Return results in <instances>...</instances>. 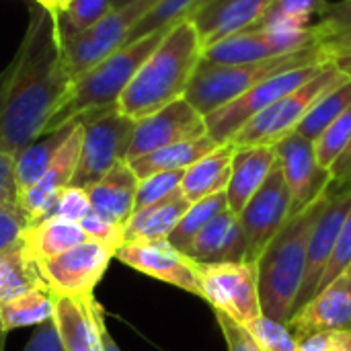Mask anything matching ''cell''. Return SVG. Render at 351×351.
Wrapping results in <instances>:
<instances>
[{
  "label": "cell",
  "instance_id": "1",
  "mask_svg": "<svg viewBox=\"0 0 351 351\" xmlns=\"http://www.w3.org/2000/svg\"><path fill=\"white\" fill-rule=\"evenodd\" d=\"M58 16L43 8L29 29L14 74L0 93V150L12 156L45 134L72 86L62 58Z\"/></svg>",
  "mask_w": 351,
  "mask_h": 351
},
{
  "label": "cell",
  "instance_id": "2",
  "mask_svg": "<svg viewBox=\"0 0 351 351\" xmlns=\"http://www.w3.org/2000/svg\"><path fill=\"white\" fill-rule=\"evenodd\" d=\"M202 58L204 45L195 25L189 19L179 21L121 93L117 101L119 113L140 121L173 101L183 99Z\"/></svg>",
  "mask_w": 351,
  "mask_h": 351
},
{
  "label": "cell",
  "instance_id": "3",
  "mask_svg": "<svg viewBox=\"0 0 351 351\" xmlns=\"http://www.w3.org/2000/svg\"><path fill=\"white\" fill-rule=\"evenodd\" d=\"M329 195L331 193L327 187V191L306 210L290 216L284 228L269 241V245L257 259L263 317L286 325L294 317L306 269L311 234L329 204Z\"/></svg>",
  "mask_w": 351,
  "mask_h": 351
},
{
  "label": "cell",
  "instance_id": "4",
  "mask_svg": "<svg viewBox=\"0 0 351 351\" xmlns=\"http://www.w3.org/2000/svg\"><path fill=\"white\" fill-rule=\"evenodd\" d=\"M171 27L158 29L134 43L121 45L111 56L101 60L95 68L72 82L70 93L58 113L49 119L45 134L56 132L86 113L105 111L117 107L121 93L128 88L136 72L148 60V56L158 47Z\"/></svg>",
  "mask_w": 351,
  "mask_h": 351
},
{
  "label": "cell",
  "instance_id": "5",
  "mask_svg": "<svg viewBox=\"0 0 351 351\" xmlns=\"http://www.w3.org/2000/svg\"><path fill=\"white\" fill-rule=\"evenodd\" d=\"M327 60L331 58L323 51L321 43L294 53H286L274 60L253 62V64H216L202 58L187 84L185 99L206 117L216 109L232 103L255 84L276 74L327 62Z\"/></svg>",
  "mask_w": 351,
  "mask_h": 351
},
{
  "label": "cell",
  "instance_id": "6",
  "mask_svg": "<svg viewBox=\"0 0 351 351\" xmlns=\"http://www.w3.org/2000/svg\"><path fill=\"white\" fill-rule=\"evenodd\" d=\"M160 0H136L123 8L109 10L99 23L84 31H68L60 27L64 66L74 80L95 68L101 60L119 49L130 31L158 4ZM60 23V19H58Z\"/></svg>",
  "mask_w": 351,
  "mask_h": 351
},
{
  "label": "cell",
  "instance_id": "7",
  "mask_svg": "<svg viewBox=\"0 0 351 351\" xmlns=\"http://www.w3.org/2000/svg\"><path fill=\"white\" fill-rule=\"evenodd\" d=\"M350 78L333 60L321 74L249 119L230 140L234 146H274L296 130L308 109L333 86Z\"/></svg>",
  "mask_w": 351,
  "mask_h": 351
},
{
  "label": "cell",
  "instance_id": "8",
  "mask_svg": "<svg viewBox=\"0 0 351 351\" xmlns=\"http://www.w3.org/2000/svg\"><path fill=\"white\" fill-rule=\"evenodd\" d=\"M80 121L84 125V134L72 187L88 189L117 162L128 158L136 121L119 113L117 107L86 113Z\"/></svg>",
  "mask_w": 351,
  "mask_h": 351
},
{
  "label": "cell",
  "instance_id": "9",
  "mask_svg": "<svg viewBox=\"0 0 351 351\" xmlns=\"http://www.w3.org/2000/svg\"><path fill=\"white\" fill-rule=\"evenodd\" d=\"M202 298L216 313L249 325L263 317L259 298L257 261L237 263H197Z\"/></svg>",
  "mask_w": 351,
  "mask_h": 351
},
{
  "label": "cell",
  "instance_id": "10",
  "mask_svg": "<svg viewBox=\"0 0 351 351\" xmlns=\"http://www.w3.org/2000/svg\"><path fill=\"white\" fill-rule=\"evenodd\" d=\"M327 62H319V64H311V66H302V68H294L282 74H276L259 84H255L253 88H249L245 95H241L239 99H234L232 103L216 109L214 113L206 115V125H208V136L216 142V144H226L234 138V134L249 121L253 119L257 113L265 111L267 107H271L276 101H280L282 97L290 95L292 90H296L298 86L306 84L311 78H315L317 74L323 72V68L329 64Z\"/></svg>",
  "mask_w": 351,
  "mask_h": 351
},
{
  "label": "cell",
  "instance_id": "11",
  "mask_svg": "<svg viewBox=\"0 0 351 351\" xmlns=\"http://www.w3.org/2000/svg\"><path fill=\"white\" fill-rule=\"evenodd\" d=\"M115 251L97 241H84L70 251L37 263L41 282L53 292L56 298H72L78 302L93 300L95 288L103 280Z\"/></svg>",
  "mask_w": 351,
  "mask_h": 351
},
{
  "label": "cell",
  "instance_id": "12",
  "mask_svg": "<svg viewBox=\"0 0 351 351\" xmlns=\"http://www.w3.org/2000/svg\"><path fill=\"white\" fill-rule=\"evenodd\" d=\"M292 216V193L276 162L265 183L241 210L239 220L247 237V261H257L269 241Z\"/></svg>",
  "mask_w": 351,
  "mask_h": 351
},
{
  "label": "cell",
  "instance_id": "13",
  "mask_svg": "<svg viewBox=\"0 0 351 351\" xmlns=\"http://www.w3.org/2000/svg\"><path fill=\"white\" fill-rule=\"evenodd\" d=\"M115 259L148 278H154L202 298L197 263L181 249H177L169 239L125 241L115 251Z\"/></svg>",
  "mask_w": 351,
  "mask_h": 351
},
{
  "label": "cell",
  "instance_id": "14",
  "mask_svg": "<svg viewBox=\"0 0 351 351\" xmlns=\"http://www.w3.org/2000/svg\"><path fill=\"white\" fill-rule=\"evenodd\" d=\"M204 136H208L206 117L183 97L162 107L160 111L136 121V130L125 160L132 162L158 148L177 142L197 140Z\"/></svg>",
  "mask_w": 351,
  "mask_h": 351
},
{
  "label": "cell",
  "instance_id": "15",
  "mask_svg": "<svg viewBox=\"0 0 351 351\" xmlns=\"http://www.w3.org/2000/svg\"><path fill=\"white\" fill-rule=\"evenodd\" d=\"M329 204L323 210L321 218L317 220L311 243H308V259H306V269L302 278V288L296 300V313L306 306L323 280V274L327 269V263L333 255L335 243L339 239V232L343 228V222L351 210V185H333L329 183ZM294 313V315H296Z\"/></svg>",
  "mask_w": 351,
  "mask_h": 351
},
{
  "label": "cell",
  "instance_id": "16",
  "mask_svg": "<svg viewBox=\"0 0 351 351\" xmlns=\"http://www.w3.org/2000/svg\"><path fill=\"white\" fill-rule=\"evenodd\" d=\"M319 43L315 25L300 33H267V31H241L204 49V60L216 64H253L294 53Z\"/></svg>",
  "mask_w": 351,
  "mask_h": 351
},
{
  "label": "cell",
  "instance_id": "17",
  "mask_svg": "<svg viewBox=\"0 0 351 351\" xmlns=\"http://www.w3.org/2000/svg\"><path fill=\"white\" fill-rule=\"evenodd\" d=\"M278 165L292 193V216L317 202L331 183V173L323 169L315 154V142L292 132L274 144Z\"/></svg>",
  "mask_w": 351,
  "mask_h": 351
},
{
  "label": "cell",
  "instance_id": "18",
  "mask_svg": "<svg viewBox=\"0 0 351 351\" xmlns=\"http://www.w3.org/2000/svg\"><path fill=\"white\" fill-rule=\"evenodd\" d=\"M82 134H84V125L80 119H76L70 136L56 152V156H53L51 165L47 167V171L43 173V177L33 187L19 193L16 206L25 212L29 224L47 218L53 210V204H56L60 191H64L66 187L72 185V177H74V171L78 165L80 148H82Z\"/></svg>",
  "mask_w": 351,
  "mask_h": 351
},
{
  "label": "cell",
  "instance_id": "19",
  "mask_svg": "<svg viewBox=\"0 0 351 351\" xmlns=\"http://www.w3.org/2000/svg\"><path fill=\"white\" fill-rule=\"evenodd\" d=\"M296 339L319 331L351 329V265L302 306L288 323Z\"/></svg>",
  "mask_w": 351,
  "mask_h": 351
},
{
  "label": "cell",
  "instance_id": "20",
  "mask_svg": "<svg viewBox=\"0 0 351 351\" xmlns=\"http://www.w3.org/2000/svg\"><path fill=\"white\" fill-rule=\"evenodd\" d=\"M274 0H202L187 16L202 39L204 49L241 31L251 29Z\"/></svg>",
  "mask_w": 351,
  "mask_h": 351
},
{
  "label": "cell",
  "instance_id": "21",
  "mask_svg": "<svg viewBox=\"0 0 351 351\" xmlns=\"http://www.w3.org/2000/svg\"><path fill=\"white\" fill-rule=\"evenodd\" d=\"M53 325L66 351H103V331L107 323L97 298L84 302L58 298Z\"/></svg>",
  "mask_w": 351,
  "mask_h": 351
},
{
  "label": "cell",
  "instance_id": "22",
  "mask_svg": "<svg viewBox=\"0 0 351 351\" xmlns=\"http://www.w3.org/2000/svg\"><path fill=\"white\" fill-rule=\"evenodd\" d=\"M195 263H237L247 261V237L239 214L226 210L218 214L187 247Z\"/></svg>",
  "mask_w": 351,
  "mask_h": 351
},
{
  "label": "cell",
  "instance_id": "23",
  "mask_svg": "<svg viewBox=\"0 0 351 351\" xmlns=\"http://www.w3.org/2000/svg\"><path fill=\"white\" fill-rule=\"evenodd\" d=\"M276 162L278 156L274 146H237L232 156V173L226 187L230 212L241 214L247 202L265 183Z\"/></svg>",
  "mask_w": 351,
  "mask_h": 351
},
{
  "label": "cell",
  "instance_id": "24",
  "mask_svg": "<svg viewBox=\"0 0 351 351\" xmlns=\"http://www.w3.org/2000/svg\"><path fill=\"white\" fill-rule=\"evenodd\" d=\"M138 185H140L138 175L134 173L128 160H121L103 179H99L93 187H88L90 208L97 214L125 226L134 216Z\"/></svg>",
  "mask_w": 351,
  "mask_h": 351
},
{
  "label": "cell",
  "instance_id": "25",
  "mask_svg": "<svg viewBox=\"0 0 351 351\" xmlns=\"http://www.w3.org/2000/svg\"><path fill=\"white\" fill-rule=\"evenodd\" d=\"M84 241H88V237L82 226L60 216L33 222L21 234V247L33 265L49 261Z\"/></svg>",
  "mask_w": 351,
  "mask_h": 351
},
{
  "label": "cell",
  "instance_id": "26",
  "mask_svg": "<svg viewBox=\"0 0 351 351\" xmlns=\"http://www.w3.org/2000/svg\"><path fill=\"white\" fill-rule=\"evenodd\" d=\"M237 146L232 142L220 144L216 150L193 162L189 169H185L181 179V193L193 204L204 197L216 195L226 191L230 173H232V156Z\"/></svg>",
  "mask_w": 351,
  "mask_h": 351
},
{
  "label": "cell",
  "instance_id": "27",
  "mask_svg": "<svg viewBox=\"0 0 351 351\" xmlns=\"http://www.w3.org/2000/svg\"><path fill=\"white\" fill-rule=\"evenodd\" d=\"M191 202L177 189L169 197L134 212L125 224V241H162L173 234Z\"/></svg>",
  "mask_w": 351,
  "mask_h": 351
},
{
  "label": "cell",
  "instance_id": "28",
  "mask_svg": "<svg viewBox=\"0 0 351 351\" xmlns=\"http://www.w3.org/2000/svg\"><path fill=\"white\" fill-rule=\"evenodd\" d=\"M220 144H216L210 136L197 138V140H187V142H177L165 148H158L150 154H144L136 160L130 162L138 179H146L154 173H167V171H185L212 150H216Z\"/></svg>",
  "mask_w": 351,
  "mask_h": 351
},
{
  "label": "cell",
  "instance_id": "29",
  "mask_svg": "<svg viewBox=\"0 0 351 351\" xmlns=\"http://www.w3.org/2000/svg\"><path fill=\"white\" fill-rule=\"evenodd\" d=\"M74 123L76 121H72V123L56 130V132L43 134L41 138L27 144L25 148H21L14 154V183H16L19 193L27 191L29 187H33L43 177V173L51 165L56 152L66 142V138L70 136ZM19 193H16V197H19Z\"/></svg>",
  "mask_w": 351,
  "mask_h": 351
},
{
  "label": "cell",
  "instance_id": "30",
  "mask_svg": "<svg viewBox=\"0 0 351 351\" xmlns=\"http://www.w3.org/2000/svg\"><path fill=\"white\" fill-rule=\"evenodd\" d=\"M56 296L53 292L41 282L31 290L23 292L21 296L0 304V323L4 331L43 325L53 319L56 313Z\"/></svg>",
  "mask_w": 351,
  "mask_h": 351
},
{
  "label": "cell",
  "instance_id": "31",
  "mask_svg": "<svg viewBox=\"0 0 351 351\" xmlns=\"http://www.w3.org/2000/svg\"><path fill=\"white\" fill-rule=\"evenodd\" d=\"M41 284L37 267L27 259L21 243L0 249V304Z\"/></svg>",
  "mask_w": 351,
  "mask_h": 351
},
{
  "label": "cell",
  "instance_id": "32",
  "mask_svg": "<svg viewBox=\"0 0 351 351\" xmlns=\"http://www.w3.org/2000/svg\"><path fill=\"white\" fill-rule=\"evenodd\" d=\"M351 105V78H346L331 90H327L302 117V121L296 125V134L317 140L327 125H331L348 107Z\"/></svg>",
  "mask_w": 351,
  "mask_h": 351
},
{
  "label": "cell",
  "instance_id": "33",
  "mask_svg": "<svg viewBox=\"0 0 351 351\" xmlns=\"http://www.w3.org/2000/svg\"><path fill=\"white\" fill-rule=\"evenodd\" d=\"M228 210V197H226V191L222 193H216V195H210V197H204L199 202H193L189 206V210L183 214L181 222L177 224V228L173 230V234L169 237V241L181 249L183 253L187 251V247L191 245V241L222 212Z\"/></svg>",
  "mask_w": 351,
  "mask_h": 351
},
{
  "label": "cell",
  "instance_id": "34",
  "mask_svg": "<svg viewBox=\"0 0 351 351\" xmlns=\"http://www.w3.org/2000/svg\"><path fill=\"white\" fill-rule=\"evenodd\" d=\"M202 4V0H160L128 35L125 43H134L158 29H167V27H173L177 25L179 21L187 19L197 6Z\"/></svg>",
  "mask_w": 351,
  "mask_h": 351
},
{
  "label": "cell",
  "instance_id": "35",
  "mask_svg": "<svg viewBox=\"0 0 351 351\" xmlns=\"http://www.w3.org/2000/svg\"><path fill=\"white\" fill-rule=\"evenodd\" d=\"M351 142V105L323 130V134L315 140V154L323 169H331L333 162L343 154Z\"/></svg>",
  "mask_w": 351,
  "mask_h": 351
},
{
  "label": "cell",
  "instance_id": "36",
  "mask_svg": "<svg viewBox=\"0 0 351 351\" xmlns=\"http://www.w3.org/2000/svg\"><path fill=\"white\" fill-rule=\"evenodd\" d=\"M111 10V0H70L60 12V27L68 31H84L99 23Z\"/></svg>",
  "mask_w": 351,
  "mask_h": 351
},
{
  "label": "cell",
  "instance_id": "37",
  "mask_svg": "<svg viewBox=\"0 0 351 351\" xmlns=\"http://www.w3.org/2000/svg\"><path fill=\"white\" fill-rule=\"evenodd\" d=\"M245 327L251 331V335L265 351H296L298 339L294 337V333L286 323L259 317Z\"/></svg>",
  "mask_w": 351,
  "mask_h": 351
},
{
  "label": "cell",
  "instance_id": "38",
  "mask_svg": "<svg viewBox=\"0 0 351 351\" xmlns=\"http://www.w3.org/2000/svg\"><path fill=\"white\" fill-rule=\"evenodd\" d=\"M183 173L185 171H167V173H154L146 179H140L134 212H140V210L169 197L171 193H175L181 187Z\"/></svg>",
  "mask_w": 351,
  "mask_h": 351
},
{
  "label": "cell",
  "instance_id": "39",
  "mask_svg": "<svg viewBox=\"0 0 351 351\" xmlns=\"http://www.w3.org/2000/svg\"><path fill=\"white\" fill-rule=\"evenodd\" d=\"M82 226V230L86 232V237L90 241H97V243H103L107 247H111L113 251H117L123 243H125V226L97 214L93 208L90 212L78 222Z\"/></svg>",
  "mask_w": 351,
  "mask_h": 351
},
{
  "label": "cell",
  "instance_id": "40",
  "mask_svg": "<svg viewBox=\"0 0 351 351\" xmlns=\"http://www.w3.org/2000/svg\"><path fill=\"white\" fill-rule=\"evenodd\" d=\"M88 212H90L88 189L70 185L64 191H60L49 216H60V218H66V220H72V222H80Z\"/></svg>",
  "mask_w": 351,
  "mask_h": 351
},
{
  "label": "cell",
  "instance_id": "41",
  "mask_svg": "<svg viewBox=\"0 0 351 351\" xmlns=\"http://www.w3.org/2000/svg\"><path fill=\"white\" fill-rule=\"evenodd\" d=\"M348 265H351V210L350 214H348V218H346V222H343V228L339 232V239L335 243L333 255H331V259L327 263V269L323 274V280L319 284V290H323L325 286H329Z\"/></svg>",
  "mask_w": 351,
  "mask_h": 351
},
{
  "label": "cell",
  "instance_id": "42",
  "mask_svg": "<svg viewBox=\"0 0 351 351\" xmlns=\"http://www.w3.org/2000/svg\"><path fill=\"white\" fill-rule=\"evenodd\" d=\"M216 323L220 327V333L224 335L228 351H265L251 335V331L245 325L237 323L234 319H230L222 313H216Z\"/></svg>",
  "mask_w": 351,
  "mask_h": 351
},
{
  "label": "cell",
  "instance_id": "43",
  "mask_svg": "<svg viewBox=\"0 0 351 351\" xmlns=\"http://www.w3.org/2000/svg\"><path fill=\"white\" fill-rule=\"evenodd\" d=\"M296 351H351V329L319 331L298 339Z\"/></svg>",
  "mask_w": 351,
  "mask_h": 351
},
{
  "label": "cell",
  "instance_id": "44",
  "mask_svg": "<svg viewBox=\"0 0 351 351\" xmlns=\"http://www.w3.org/2000/svg\"><path fill=\"white\" fill-rule=\"evenodd\" d=\"M315 31H317L319 39L335 35V33L351 31V0L327 4V8L321 14V21L315 25Z\"/></svg>",
  "mask_w": 351,
  "mask_h": 351
},
{
  "label": "cell",
  "instance_id": "45",
  "mask_svg": "<svg viewBox=\"0 0 351 351\" xmlns=\"http://www.w3.org/2000/svg\"><path fill=\"white\" fill-rule=\"evenodd\" d=\"M29 220L25 212L14 204H0V249L21 243V234Z\"/></svg>",
  "mask_w": 351,
  "mask_h": 351
},
{
  "label": "cell",
  "instance_id": "46",
  "mask_svg": "<svg viewBox=\"0 0 351 351\" xmlns=\"http://www.w3.org/2000/svg\"><path fill=\"white\" fill-rule=\"evenodd\" d=\"M325 8H327L325 0H274L267 10L282 12V14H288V16L302 19V21L311 23V19L315 14H323Z\"/></svg>",
  "mask_w": 351,
  "mask_h": 351
},
{
  "label": "cell",
  "instance_id": "47",
  "mask_svg": "<svg viewBox=\"0 0 351 351\" xmlns=\"http://www.w3.org/2000/svg\"><path fill=\"white\" fill-rule=\"evenodd\" d=\"M23 351H66L62 341H60V335H58V329L53 325V319L39 325V329L35 331V335L27 341L25 350Z\"/></svg>",
  "mask_w": 351,
  "mask_h": 351
},
{
  "label": "cell",
  "instance_id": "48",
  "mask_svg": "<svg viewBox=\"0 0 351 351\" xmlns=\"http://www.w3.org/2000/svg\"><path fill=\"white\" fill-rule=\"evenodd\" d=\"M16 183H14V156L0 150V204L16 206Z\"/></svg>",
  "mask_w": 351,
  "mask_h": 351
},
{
  "label": "cell",
  "instance_id": "49",
  "mask_svg": "<svg viewBox=\"0 0 351 351\" xmlns=\"http://www.w3.org/2000/svg\"><path fill=\"white\" fill-rule=\"evenodd\" d=\"M323 51L333 60V58H343V56H351V31L348 33H335L329 37L319 39Z\"/></svg>",
  "mask_w": 351,
  "mask_h": 351
},
{
  "label": "cell",
  "instance_id": "50",
  "mask_svg": "<svg viewBox=\"0 0 351 351\" xmlns=\"http://www.w3.org/2000/svg\"><path fill=\"white\" fill-rule=\"evenodd\" d=\"M331 173V183L333 185H351V142L348 148L343 150V154L333 162V167L329 169Z\"/></svg>",
  "mask_w": 351,
  "mask_h": 351
},
{
  "label": "cell",
  "instance_id": "51",
  "mask_svg": "<svg viewBox=\"0 0 351 351\" xmlns=\"http://www.w3.org/2000/svg\"><path fill=\"white\" fill-rule=\"evenodd\" d=\"M103 351H121L119 350V346L115 343V339H113V335L109 333L107 327H105V331H103Z\"/></svg>",
  "mask_w": 351,
  "mask_h": 351
},
{
  "label": "cell",
  "instance_id": "52",
  "mask_svg": "<svg viewBox=\"0 0 351 351\" xmlns=\"http://www.w3.org/2000/svg\"><path fill=\"white\" fill-rule=\"evenodd\" d=\"M47 12L51 14H60V0H37Z\"/></svg>",
  "mask_w": 351,
  "mask_h": 351
},
{
  "label": "cell",
  "instance_id": "53",
  "mask_svg": "<svg viewBox=\"0 0 351 351\" xmlns=\"http://www.w3.org/2000/svg\"><path fill=\"white\" fill-rule=\"evenodd\" d=\"M333 62L348 74L351 78V56H343V58H333Z\"/></svg>",
  "mask_w": 351,
  "mask_h": 351
},
{
  "label": "cell",
  "instance_id": "54",
  "mask_svg": "<svg viewBox=\"0 0 351 351\" xmlns=\"http://www.w3.org/2000/svg\"><path fill=\"white\" fill-rule=\"evenodd\" d=\"M132 2H136V0H111V10L123 8V6H128V4H132Z\"/></svg>",
  "mask_w": 351,
  "mask_h": 351
},
{
  "label": "cell",
  "instance_id": "55",
  "mask_svg": "<svg viewBox=\"0 0 351 351\" xmlns=\"http://www.w3.org/2000/svg\"><path fill=\"white\" fill-rule=\"evenodd\" d=\"M4 337H6V331H4V327L0 323V351H4Z\"/></svg>",
  "mask_w": 351,
  "mask_h": 351
},
{
  "label": "cell",
  "instance_id": "56",
  "mask_svg": "<svg viewBox=\"0 0 351 351\" xmlns=\"http://www.w3.org/2000/svg\"><path fill=\"white\" fill-rule=\"evenodd\" d=\"M68 2H70V0H60V12H62V8H64V6H66Z\"/></svg>",
  "mask_w": 351,
  "mask_h": 351
}]
</instances>
